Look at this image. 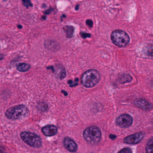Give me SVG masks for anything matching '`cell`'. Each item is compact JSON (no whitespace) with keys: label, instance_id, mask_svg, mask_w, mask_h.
I'll return each mask as SVG.
<instances>
[{"label":"cell","instance_id":"obj_1","mask_svg":"<svg viewBox=\"0 0 153 153\" xmlns=\"http://www.w3.org/2000/svg\"><path fill=\"white\" fill-rule=\"evenodd\" d=\"M100 79V74L97 70L91 69L83 73L81 76V83L84 87L90 88L94 87Z\"/></svg>","mask_w":153,"mask_h":153},{"label":"cell","instance_id":"obj_2","mask_svg":"<svg viewBox=\"0 0 153 153\" xmlns=\"http://www.w3.org/2000/svg\"><path fill=\"white\" fill-rule=\"evenodd\" d=\"M29 110L25 105H16L6 110L5 116L7 119L12 120H18L25 118L27 116Z\"/></svg>","mask_w":153,"mask_h":153},{"label":"cell","instance_id":"obj_3","mask_svg":"<svg viewBox=\"0 0 153 153\" xmlns=\"http://www.w3.org/2000/svg\"><path fill=\"white\" fill-rule=\"evenodd\" d=\"M83 135L85 141L91 144L98 143L101 138L100 130L99 128L95 126L87 128L84 131Z\"/></svg>","mask_w":153,"mask_h":153},{"label":"cell","instance_id":"obj_4","mask_svg":"<svg viewBox=\"0 0 153 153\" xmlns=\"http://www.w3.org/2000/svg\"><path fill=\"white\" fill-rule=\"evenodd\" d=\"M111 39L115 45L120 47L126 46L130 40L127 33L120 30H116L112 32Z\"/></svg>","mask_w":153,"mask_h":153},{"label":"cell","instance_id":"obj_5","mask_svg":"<svg viewBox=\"0 0 153 153\" xmlns=\"http://www.w3.org/2000/svg\"><path fill=\"white\" fill-rule=\"evenodd\" d=\"M20 137L23 142L31 147L39 148L42 146L41 138L36 134L29 132H22Z\"/></svg>","mask_w":153,"mask_h":153},{"label":"cell","instance_id":"obj_6","mask_svg":"<svg viewBox=\"0 0 153 153\" xmlns=\"http://www.w3.org/2000/svg\"><path fill=\"white\" fill-rule=\"evenodd\" d=\"M133 117L128 114H123L120 116L116 120L117 125L121 128L129 127L133 124Z\"/></svg>","mask_w":153,"mask_h":153},{"label":"cell","instance_id":"obj_7","mask_svg":"<svg viewBox=\"0 0 153 153\" xmlns=\"http://www.w3.org/2000/svg\"><path fill=\"white\" fill-rule=\"evenodd\" d=\"M144 137V134L143 132H138L126 137L124 139V142L128 144H137L142 141Z\"/></svg>","mask_w":153,"mask_h":153},{"label":"cell","instance_id":"obj_8","mask_svg":"<svg viewBox=\"0 0 153 153\" xmlns=\"http://www.w3.org/2000/svg\"><path fill=\"white\" fill-rule=\"evenodd\" d=\"M134 104L137 107L143 110H150L153 108V104L144 99H136L134 101Z\"/></svg>","mask_w":153,"mask_h":153},{"label":"cell","instance_id":"obj_9","mask_svg":"<svg viewBox=\"0 0 153 153\" xmlns=\"http://www.w3.org/2000/svg\"><path fill=\"white\" fill-rule=\"evenodd\" d=\"M65 147L69 152H76L77 150V145L74 141L69 137H65L63 141Z\"/></svg>","mask_w":153,"mask_h":153},{"label":"cell","instance_id":"obj_10","mask_svg":"<svg viewBox=\"0 0 153 153\" xmlns=\"http://www.w3.org/2000/svg\"><path fill=\"white\" fill-rule=\"evenodd\" d=\"M42 130L45 135L48 137L53 136L57 133V128L55 126L48 125L43 127Z\"/></svg>","mask_w":153,"mask_h":153},{"label":"cell","instance_id":"obj_11","mask_svg":"<svg viewBox=\"0 0 153 153\" xmlns=\"http://www.w3.org/2000/svg\"><path fill=\"white\" fill-rule=\"evenodd\" d=\"M17 69L20 72H26L30 69V66L29 65L26 63H19L17 65Z\"/></svg>","mask_w":153,"mask_h":153},{"label":"cell","instance_id":"obj_12","mask_svg":"<svg viewBox=\"0 0 153 153\" xmlns=\"http://www.w3.org/2000/svg\"><path fill=\"white\" fill-rule=\"evenodd\" d=\"M132 80V76L128 74L122 75L119 78L120 83L121 84H125L131 81Z\"/></svg>","mask_w":153,"mask_h":153},{"label":"cell","instance_id":"obj_13","mask_svg":"<svg viewBox=\"0 0 153 153\" xmlns=\"http://www.w3.org/2000/svg\"><path fill=\"white\" fill-rule=\"evenodd\" d=\"M144 53L146 55L153 58V46L149 45L145 47Z\"/></svg>","mask_w":153,"mask_h":153},{"label":"cell","instance_id":"obj_14","mask_svg":"<svg viewBox=\"0 0 153 153\" xmlns=\"http://www.w3.org/2000/svg\"><path fill=\"white\" fill-rule=\"evenodd\" d=\"M146 152L148 153H153V137L148 141L146 147Z\"/></svg>","mask_w":153,"mask_h":153},{"label":"cell","instance_id":"obj_15","mask_svg":"<svg viewBox=\"0 0 153 153\" xmlns=\"http://www.w3.org/2000/svg\"><path fill=\"white\" fill-rule=\"evenodd\" d=\"M64 30L67 37H72L74 31V29L72 26H66L65 27Z\"/></svg>","mask_w":153,"mask_h":153},{"label":"cell","instance_id":"obj_16","mask_svg":"<svg viewBox=\"0 0 153 153\" xmlns=\"http://www.w3.org/2000/svg\"><path fill=\"white\" fill-rule=\"evenodd\" d=\"M119 153H132V150L129 148H125L120 150Z\"/></svg>","mask_w":153,"mask_h":153},{"label":"cell","instance_id":"obj_17","mask_svg":"<svg viewBox=\"0 0 153 153\" xmlns=\"http://www.w3.org/2000/svg\"><path fill=\"white\" fill-rule=\"evenodd\" d=\"M38 107L39 108V110H40L43 111H45L48 109V106L46 104H40V105L38 106Z\"/></svg>","mask_w":153,"mask_h":153},{"label":"cell","instance_id":"obj_18","mask_svg":"<svg viewBox=\"0 0 153 153\" xmlns=\"http://www.w3.org/2000/svg\"><path fill=\"white\" fill-rule=\"evenodd\" d=\"M86 24L89 27H92L93 26V23L92 21L91 20H88L86 21Z\"/></svg>","mask_w":153,"mask_h":153},{"label":"cell","instance_id":"obj_19","mask_svg":"<svg viewBox=\"0 0 153 153\" xmlns=\"http://www.w3.org/2000/svg\"><path fill=\"white\" fill-rule=\"evenodd\" d=\"M88 35H90V34H87V33H81V36H82V37L84 38L87 37H90V36H88Z\"/></svg>","mask_w":153,"mask_h":153},{"label":"cell","instance_id":"obj_20","mask_svg":"<svg viewBox=\"0 0 153 153\" xmlns=\"http://www.w3.org/2000/svg\"><path fill=\"white\" fill-rule=\"evenodd\" d=\"M110 138L111 139H115V138L117 137L116 136L114 135H110L109 136Z\"/></svg>","mask_w":153,"mask_h":153},{"label":"cell","instance_id":"obj_21","mask_svg":"<svg viewBox=\"0 0 153 153\" xmlns=\"http://www.w3.org/2000/svg\"><path fill=\"white\" fill-rule=\"evenodd\" d=\"M4 58V56L2 54H0V61L2 59H3Z\"/></svg>","mask_w":153,"mask_h":153},{"label":"cell","instance_id":"obj_22","mask_svg":"<svg viewBox=\"0 0 153 153\" xmlns=\"http://www.w3.org/2000/svg\"><path fill=\"white\" fill-rule=\"evenodd\" d=\"M62 93H64V95H65V96H67V95H68V93H67L65 91H62Z\"/></svg>","mask_w":153,"mask_h":153},{"label":"cell","instance_id":"obj_23","mask_svg":"<svg viewBox=\"0 0 153 153\" xmlns=\"http://www.w3.org/2000/svg\"><path fill=\"white\" fill-rule=\"evenodd\" d=\"M152 85L153 87V80L152 81Z\"/></svg>","mask_w":153,"mask_h":153}]
</instances>
